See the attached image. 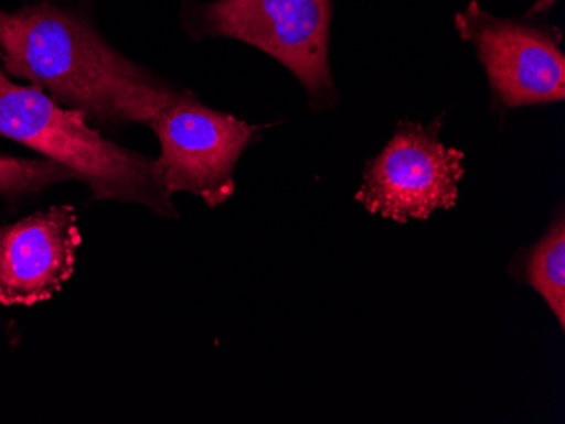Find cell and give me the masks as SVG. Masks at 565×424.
<instances>
[{"label": "cell", "mask_w": 565, "mask_h": 424, "mask_svg": "<svg viewBox=\"0 0 565 424\" xmlns=\"http://www.w3.org/2000/svg\"><path fill=\"white\" fill-rule=\"evenodd\" d=\"M82 243L75 210L51 207L0 229V303L31 306L72 278Z\"/></svg>", "instance_id": "cell-7"}, {"label": "cell", "mask_w": 565, "mask_h": 424, "mask_svg": "<svg viewBox=\"0 0 565 424\" xmlns=\"http://www.w3.org/2000/svg\"><path fill=\"white\" fill-rule=\"evenodd\" d=\"M0 135L72 170L98 202L142 205L160 217L178 218L154 157L116 144L84 113L60 106L36 85L14 84L2 69Z\"/></svg>", "instance_id": "cell-2"}, {"label": "cell", "mask_w": 565, "mask_h": 424, "mask_svg": "<svg viewBox=\"0 0 565 424\" xmlns=\"http://www.w3.org/2000/svg\"><path fill=\"white\" fill-rule=\"evenodd\" d=\"M454 24L460 40L475 47L484 68L494 112L504 116L520 107L564 100L561 28L544 18L494 15L478 0L457 12Z\"/></svg>", "instance_id": "cell-4"}, {"label": "cell", "mask_w": 565, "mask_h": 424, "mask_svg": "<svg viewBox=\"0 0 565 424\" xmlns=\"http://www.w3.org/2000/svg\"><path fill=\"white\" fill-rule=\"evenodd\" d=\"M520 281H525L544 297L551 312L558 319V327H565V220L558 214L552 220L547 233L533 243L525 259L516 261L515 272Z\"/></svg>", "instance_id": "cell-8"}, {"label": "cell", "mask_w": 565, "mask_h": 424, "mask_svg": "<svg viewBox=\"0 0 565 424\" xmlns=\"http://www.w3.org/2000/svg\"><path fill=\"white\" fill-rule=\"evenodd\" d=\"M0 55L8 77L43 88L100 131L149 128L185 90L117 52L90 12L55 0L0 9Z\"/></svg>", "instance_id": "cell-1"}, {"label": "cell", "mask_w": 565, "mask_h": 424, "mask_svg": "<svg viewBox=\"0 0 565 424\" xmlns=\"http://www.w3.org/2000/svg\"><path fill=\"white\" fill-rule=\"evenodd\" d=\"M333 0H186L182 26L193 41L231 37L258 47L297 78L313 112L341 100L330 72Z\"/></svg>", "instance_id": "cell-3"}, {"label": "cell", "mask_w": 565, "mask_h": 424, "mask_svg": "<svg viewBox=\"0 0 565 424\" xmlns=\"http://www.w3.org/2000/svg\"><path fill=\"white\" fill-rule=\"evenodd\" d=\"M149 129L160 142L154 164L164 189L171 196L190 193L215 208L234 195L237 163L262 139L265 126L211 109L185 88Z\"/></svg>", "instance_id": "cell-5"}, {"label": "cell", "mask_w": 565, "mask_h": 424, "mask_svg": "<svg viewBox=\"0 0 565 424\" xmlns=\"http://www.w3.org/2000/svg\"><path fill=\"white\" fill-rule=\"evenodd\" d=\"M70 180L78 178L72 170L47 157L21 160V157L0 156V193L2 195H33Z\"/></svg>", "instance_id": "cell-9"}, {"label": "cell", "mask_w": 565, "mask_h": 424, "mask_svg": "<svg viewBox=\"0 0 565 424\" xmlns=\"http://www.w3.org/2000/svg\"><path fill=\"white\" fill-rule=\"evenodd\" d=\"M557 2L558 0H535L525 15H529V18H545Z\"/></svg>", "instance_id": "cell-10"}, {"label": "cell", "mask_w": 565, "mask_h": 424, "mask_svg": "<svg viewBox=\"0 0 565 424\" xmlns=\"http://www.w3.org/2000/svg\"><path fill=\"white\" fill-rule=\"evenodd\" d=\"M443 117L430 123L398 122L388 144L364 167L355 193L367 211L406 224L456 205L466 156L440 139Z\"/></svg>", "instance_id": "cell-6"}]
</instances>
